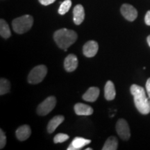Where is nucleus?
<instances>
[{
  "instance_id": "f257e3e1",
  "label": "nucleus",
  "mask_w": 150,
  "mask_h": 150,
  "mask_svg": "<svg viewBox=\"0 0 150 150\" xmlns=\"http://www.w3.org/2000/svg\"><path fill=\"white\" fill-rule=\"evenodd\" d=\"M131 93L134 96L135 106L138 111L143 115H147L150 112L149 99L147 97L145 89L136 84L131 86Z\"/></svg>"
},
{
  "instance_id": "f03ea898",
  "label": "nucleus",
  "mask_w": 150,
  "mask_h": 150,
  "mask_svg": "<svg viewBox=\"0 0 150 150\" xmlns=\"http://www.w3.org/2000/svg\"><path fill=\"white\" fill-rule=\"evenodd\" d=\"M54 39L59 47L66 50L76 42L77 34L73 30L61 29L55 31Z\"/></svg>"
},
{
  "instance_id": "7ed1b4c3",
  "label": "nucleus",
  "mask_w": 150,
  "mask_h": 150,
  "mask_svg": "<svg viewBox=\"0 0 150 150\" xmlns=\"http://www.w3.org/2000/svg\"><path fill=\"white\" fill-rule=\"evenodd\" d=\"M33 24V18L29 15L19 17L12 22V27L14 31L18 34H22L31 29Z\"/></svg>"
},
{
  "instance_id": "20e7f679",
  "label": "nucleus",
  "mask_w": 150,
  "mask_h": 150,
  "mask_svg": "<svg viewBox=\"0 0 150 150\" xmlns=\"http://www.w3.org/2000/svg\"><path fill=\"white\" fill-rule=\"evenodd\" d=\"M47 74V68L45 65H40L35 67L28 76V82L31 84H38L42 82Z\"/></svg>"
},
{
  "instance_id": "39448f33",
  "label": "nucleus",
  "mask_w": 150,
  "mask_h": 150,
  "mask_svg": "<svg viewBox=\"0 0 150 150\" xmlns=\"http://www.w3.org/2000/svg\"><path fill=\"white\" fill-rule=\"evenodd\" d=\"M56 99L55 97L50 96L45 99L42 103L38 105L37 108V112L39 115H46L50 113L55 108Z\"/></svg>"
},
{
  "instance_id": "423d86ee",
  "label": "nucleus",
  "mask_w": 150,
  "mask_h": 150,
  "mask_svg": "<svg viewBox=\"0 0 150 150\" xmlns=\"http://www.w3.org/2000/svg\"><path fill=\"white\" fill-rule=\"evenodd\" d=\"M116 131L122 139L127 140L131 136L130 129L127 122L124 119H120L116 123Z\"/></svg>"
},
{
  "instance_id": "0eeeda50",
  "label": "nucleus",
  "mask_w": 150,
  "mask_h": 150,
  "mask_svg": "<svg viewBox=\"0 0 150 150\" xmlns=\"http://www.w3.org/2000/svg\"><path fill=\"white\" fill-rule=\"evenodd\" d=\"M120 11L124 18L128 21H134L138 17V11L132 5L128 4H125L122 6Z\"/></svg>"
},
{
  "instance_id": "6e6552de",
  "label": "nucleus",
  "mask_w": 150,
  "mask_h": 150,
  "mask_svg": "<svg viewBox=\"0 0 150 150\" xmlns=\"http://www.w3.org/2000/svg\"><path fill=\"white\" fill-rule=\"evenodd\" d=\"M99 50L98 43L96 41L90 40L83 47V53L86 57L92 58L96 55Z\"/></svg>"
},
{
  "instance_id": "1a4fd4ad",
  "label": "nucleus",
  "mask_w": 150,
  "mask_h": 150,
  "mask_svg": "<svg viewBox=\"0 0 150 150\" xmlns=\"http://www.w3.org/2000/svg\"><path fill=\"white\" fill-rule=\"evenodd\" d=\"M78 59L74 54H69L65 58L64 61V67L67 72H73L78 67Z\"/></svg>"
},
{
  "instance_id": "9d476101",
  "label": "nucleus",
  "mask_w": 150,
  "mask_h": 150,
  "mask_svg": "<svg viewBox=\"0 0 150 150\" xmlns=\"http://www.w3.org/2000/svg\"><path fill=\"white\" fill-rule=\"evenodd\" d=\"M91 142V140L86 139V138H81V137H76L74 138L67 150H79L82 149L87 145H88Z\"/></svg>"
},
{
  "instance_id": "9b49d317",
  "label": "nucleus",
  "mask_w": 150,
  "mask_h": 150,
  "mask_svg": "<svg viewBox=\"0 0 150 150\" xmlns=\"http://www.w3.org/2000/svg\"><path fill=\"white\" fill-rule=\"evenodd\" d=\"M73 16H74V22L76 25H79L83 22L85 18V11L83 6L81 4L76 5L73 10Z\"/></svg>"
},
{
  "instance_id": "f8f14e48",
  "label": "nucleus",
  "mask_w": 150,
  "mask_h": 150,
  "mask_svg": "<svg viewBox=\"0 0 150 150\" xmlns=\"http://www.w3.org/2000/svg\"><path fill=\"white\" fill-rule=\"evenodd\" d=\"M31 134V128L29 125H22V126L20 127L17 129L16 135L17 138L20 141H24L28 138H29V136Z\"/></svg>"
},
{
  "instance_id": "ddd939ff",
  "label": "nucleus",
  "mask_w": 150,
  "mask_h": 150,
  "mask_svg": "<svg viewBox=\"0 0 150 150\" xmlns=\"http://www.w3.org/2000/svg\"><path fill=\"white\" fill-rule=\"evenodd\" d=\"M74 111L78 115H91L93 113V108L87 104L77 103L74 106Z\"/></svg>"
},
{
  "instance_id": "4468645a",
  "label": "nucleus",
  "mask_w": 150,
  "mask_h": 150,
  "mask_svg": "<svg viewBox=\"0 0 150 150\" xmlns=\"http://www.w3.org/2000/svg\"><path fill=\"white\" fill-rule=\"evenodd\" d=\"M99 95V89L97 87H91L83 95V99L89 102H94L97 100Z\"/></svg>"
},
{
  "instance_id": "2eb2a0df",
  "label": "nucleus",
  "mask_w": 150,
  "mask_h": 150,
  "mask_svg": "<svg viewBox=\"0 0 150 150\" xmlns=\"http://www.w3.org/2000/svg\"><path fill=\"white\" fill-rule=\"evenodd\" d=\"M116 92L114 83L111 81H108L106 82L104 88V97L106 100L110 101L115 99Z\"/></svg>"
},
{
  "instance_id": "dca6fc26",
  "label": "nucleus",
  "mask_w": 150,
  "mask_h": 150,
  "mask_svg": "<svg viewBox=\"0 0 150 150\" xmlns=\"http://www.w3.org/2000/svg\"><path fill=\"white\" fill-rule=\"evenodd\" d=\"M65 117L63 115H56L54 117L50 122L48 123L47 125V131L50 134L53 133L56 130V128L59 126L64 121Z\"/></svg>"
},
{
  "instance_id": "f3484780",
  "label": "nucleus",
  "mask_w": 150,
  "mask_h": 150,
  "mask_svg": "<svg viewBox=\"0 0 150 150\" xmlns=\"http://www.w3.org/2000/svg\"><path fill=\"white\" fill-rule=\"evenodd\" d=\"M118 147V140L115 136H110L105 142L103 150H116Z\"/></svg>"
},
{
  "instance_id": "a211bd4d",
  "label": "nucleus",
  "mask_w": 150,
  "mask_h": 150,
  "mask_svg": "<svg viewBox=\"0 0 150 150\" xmlns=\"http://www.w3.org/2000/svg\"><path fill=\"white\" fill-rule=\"evenodd\" d=\"M0 35L5 39L8 38L11 35V32L10 31V28L8 27V24L3 19L0 20Z\"/></svg>"
},
{
  "instance_id": "6ab92c4d",
  "label": "nucleus",
  "mask_w": 150,
  "mask_h": 150,
  "mask_svg": "<svg viewBox=\"0 0 150 150\" xmlns=\"http://www.w3.org/2000/svg\"><path fill=\"white\" fill-rule=\"evenodd\" d=\"M11 88V83L6 79L1 78L0 80V95H3L8 93Z\"/></svg>"
},
{
  "instance_id": "aec40b11",
  "label": "nucleus",
  "mask_w": 150,
  "mask_h": 150,
  "mask_svg": "<svg viewBox=\"0 0 150 150\" xmlns=\"http://www.w3.org/2000/svg\"><path fill=\"white\" fill-rule=\"evenodd\" d=\"M72 6V1L71 0H65L61 3L59 9V13L60 15H65L70 10Z\"/></svg>"
},
{
  "instance_id": "412c9836",
  "label": "nucleus",
  "mask_w": 150,
  "mask_h": 150,
  "mask_svg": "<svg viewBox=\"0 0 150 150\" xmlns=\"http://www.w3.org/2000/svg\"><path fill=\"white\" fill-rule=\"evenodd\" d=\"M69 138H70V137H69L67 134H58L56 135L55 137H54V143H61V142H63L68 140Z\"/></svg>"
},
{
  "instance_id": "4be33fe9",
  "label": "nucleus",
  "mask_w": 150,
  "mask_h": 150,
  "mask_svg": "<svg viewBox=\"0 0 150 150\" xmlns=\"http://www.w3.org/2000/svg\"><path fill=\"white\" fill-rule=\"evenodd\" d=\"M6 144V137L2 129H0V149H3Z\"/></svg>"
},
{
  "instance_id": "5701e85b",
  "label": "nucleus",
  "mask_w": 150,
  "mask_h": 150,
  "mask_svg": "<svg viewBox=\"0 0 150 150\" xmlns=\"http://www.w3.org/2000/svg\"><path fill=\"white\" fill-rule=\"evenodd\" d=\"M38 1L41 4L44 6H48L50 4H53L56 0H38Z\"/></svg>"
},
{
  "instance_id": "b1692460",
  "label": "nucleus",
  "mask_w": 150,
  "mask_h": 150,
  "mask_svg": "<svg viewBox=\"0 0 150 150\" xmlns=\"http://www.w3.org/2000/svg\"><path fill=\"white\" fill-rule=\"evenodd\" d=\"M146 91L148 95V98L149 99L150 102V78H149L146 82Z\"/></svg>"
},
{
  "instance_id": "393cba45",
  "label": "nucleus",
  "mask_w": 150,
  "mask_h": 150,
  "mask_svg": "<svg viewBox=\"0 0 150 150\" xmlns=\"http://www.w3.org/2000/svg\"><path fill=\"white\" fill-rule=\"evenodd\" d=\"M145 24L148 26H150V11H148L145 17Z\"/></svg>"
},
{
  "instance_id": "a878e982",
  "label": "nucleus",
  "mask_w": 150,
  "mask_h": 150,
  "mask_svg": "<svg viewBox=\"0 0 150 150\" xmlns=\"http://www.w3.org/2000/svg\"><path fill=\"white\" fill-rule=\"evenodd\" d=\"M147 41L148 45H149V46L150 47V35H149V36L147 37Z\"/></svg>"
},
{
  "instance_id": "bb28decb",
  "label": "nucleus",
  "mask_w": 150,
  "mask_h": 150,
  "mask_svg": "<svg viewBox=\"0 0 150 150\" xmlns=\"http://www.w3.org/2000/svg\"><path fill=\"white\" fill-rule=\"evenodd\" d=\"M86 150H92V148H87Z\"/></svg>"
}]
</instances>
